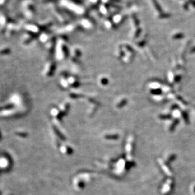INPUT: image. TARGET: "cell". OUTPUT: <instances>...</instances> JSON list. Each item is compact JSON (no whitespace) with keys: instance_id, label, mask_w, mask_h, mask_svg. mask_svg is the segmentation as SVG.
<instances>
[{"instance_id":"cell-1","label":"cell","mask_w":195,"mask_h":195,"mask_svg":"<svg viewBox=\"0 0 195 195\" xmlns=\"http://www.w3.org/2000/svg\"><path fill=\"white\" fill-rule=\"evenodd\" d=\"M158 162H159V164H160V166H161L162 170H164V171L166 173V175L169 176H171L172 175L171 171H170V170L169 169V168L167 167V166L166 165V164H164V162H163V161H162V159H158Z\"/></svg>"},{"instance_id":"cell-2","label":"cell","mask_w":195,"mask_h":195,"mask_svg":"<svg viewBox=\"0 0 195 195\" xmlns=\"http://www.w3.org/2000/svg\"><path fill=\"white\" fill-rule=\"evenodd\" d=\"M172 183V181L171 179H169L167 180V181H166V183H165V184L164 185V186L163 187V188L162 189V192L164 194H166L167 192H169V191L170 189V186H171Z\"/></svg>"},{"instance_id":"cell-3","label":"cell","mask_w":195,"mask_h":195,"mask_svg":"<svg viewBox=\"0 0 195 195\" xmlns=\"http://www.w3.org/2000/svg\"><path fill=\"white\" fill-rule=\"evenodd\" d=\"M152 2L154 5V7H155L156 8V9H157V10L158 11H159V12H162V7L159 5V4L158 3V2L157 1V0H152Z\"/></svg>"},{"instance_id":"cell-4","label":"cell","mask_w":195,"mask_h":195,"mask_svg":"<svg viewBox=\"0 0 195 195\" xmlns=\"http://www.w3.org/2000/svg\"><path fill=\"white\" fill-rule=\"evenodd\" d=\"M183 8L184 9H185V10H188L189 9V3L188 2H185L184 3V5H183Z\"/></svg>"},{"instance_id":"cell-5","label":"cell","mask_w":195,"mask_h":195,"mask_svg":"<svg viewBox=\"0 0 195 195\" xmlns=\"http://www.w3.org/2000/svg\"><path fill=\"white\" fill-rule=\"evenodd\" d=\"M189 2L191 4L193 7H195V0H189Z\"/></svg>"},{"instance_id":"cell-6","label":"cell","mask_w":195,"mask_h":195,"mask_svg":"<svg viewBox=\"0 0 195 195\" xmlns=\"http://www.w3.org/2000/svg\"><path fill=\"white\" fill-rule=\"evenodd\" d=\"M194 191H195V188H194Z\"/></svg>"}]
</instances>
